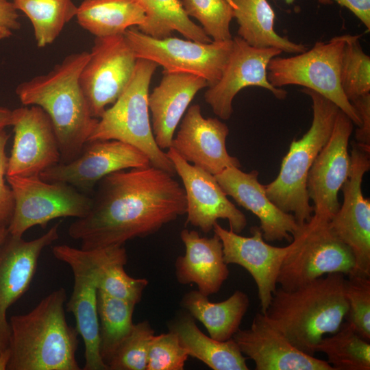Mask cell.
I'll return each mask as SVG.
<instances>
[{"instance_id":"cell-1","label":"cell","mask_w":370,"mask_h":370,"mask_svg":"<svg viewBox=\"0 0 370 370\" xmlns=\"http://www.w3.org/2000/svg\"><path fill=\"white\" fill-rule=\"evenodd\" d=\"M173 177L151 164L108 175L97 184L88 214L69 226V236L88 250L154 234L186 214L184 190Z\"/></svg>"},{"instance_id":"cell-2","label":"cell","mask_w":370,"mask_h":370,"mask_svg":"<svg viewBox=\"0 0 370 370\" xmlns=\"http://www.w3.org/2000/svg\"><path fill=\"white\" fill-rule=\"evenodd\" d=\"M90 52L67 56L45 75L20 84L16 93L24 106L40 107L49 116L59 145L60 162L81 153L98 119L91 116L79 83Z\"/></svg>"},{"instance_id":"cell-3","label":"cell","mask_w":370,"mask_h":370,"mask_svg":"<svg viewBox=\"0 0 370 370\" xmlns=\"http://www.w3.org/2000/svg\"><path fill=\"white\" fill-rule=\"evenodd\" d=\"M345 280L331 273L291 291L276 288L263 314L295 347L314 356L323 336L337 332L347 316Z\"/></svg>"},{"instance_id":"cell-4","label":"cell","mask_w":370,"mask_h":370,"mask_svg":"<svg viewBox=\"0 0 370 370\" xmlns=\"http://www.w3.org/2000/svg\"><path fill=\"white\" fill-rule=\"evenodd\" d=\"M66 291L60 288L31 311L12 316L8 370H79V332L66 320Z\"/></svg>"},{"instance_id":"cell-5","label":"cell","mask_w":370,"mask_h":370,"mask_svg":"<svg viewBox=\"0 0 370 370\" xmlns=\"http://www.w3.org/2000/svg\"><path fill=\"white\" fill-rule=\"evenodd\" d=\"M301 92L312 101L311 125L300 139L292 141L277 177L264 185L269 199L284 212L293 214L299 225L309 221L313 215L314 208L306 188L308 174L328 142L340 110L330 100L312 90L304 88Z\"/></svg>"},{"instance_id":"cell-6","label":"cell","mask_w":370,"mask_h":370,"mask_svg":"<svg viewBox=\"0 0 370 370\" xmlns=\"http://www.w3.org/2000/svg\"><path fill=\"white\" fill-rule=\"evenodd\" d=\"M158 66L151 60L137 58L130 82L98 119L88 141L116 140L127 143L143 152L151 165L174 175L173 164L158 146L149 119V88Z\"/></svg>"},{"instance_id":"cell-7","label":"cell","mask_w":370,"mask_h":370,"mask_svg":"<svg viewBox=\"0 0 370 370\" xmlns=\"http://www.w3.org/2000/svg\"><path fill=\"white\" fill-rule=\"evenodd\" d=\"M291 243L277 280L282 289H295L331 273L355 275L354 255L332 231L329 220L313 214Z\"/></svg>"},{"instance_id":"cell-8","label":"cell","mask_w":370,"mask_h":370,"mask_svg":"<svg viewBox=\"0 0 370 370\" xmlns=\"http://www.w3.org/2000/svg\"><path fill=\"white\" fill-rule=\"evenodd\" d=\"M345 39L346 34L337 36L326 42H317L312 48L296 56L273 58L267 66V79L276 88L299 85L320 94L360 127V117L345 95L341 84Z\"/></svg>"},{"instance_id":"cell-9","label":"cell","mask_w":370,"mask_h":370,"mask_svg":"<svg viewBox=\"0 0 370 370\" xmlns=\"http://www.w3.org/2000/svg\"><path fill=\"white\" fill-rule=\"evenodd\" d=\"M12 191L14 206L8 226L9 234L22 237L30 227L61 217H85L92 197L61 182H47L40 176H6Z\"/></svg>"},{"instance_id":"cell-10","label":"cell","mask_w":370,"mask_h":370,"mask_svg":"<svg viewBox=\"0 0 370 370\" xmlns=\"http://www.w3.org/2000/svg\"><path fill=\"white\" fill-rule=\"evenodd\" d=\"M123 35L137 58L151 60L167 72L200 76L209 86L219 80L232 45V38L210 42L171 36L156 38L143 34L137 27L128 28Z\"/></svg>"},{"instance_id":"cell-11","label":"cell","mask_w":370,"mask_h":370,"mask_svg":"<svg viewBox=\"0 0 370 370\" xmlns=\"http://www.w3.org/2000/svg\"><path fill=\"white\" fill-rule=\"evenodd\" d=\"M132 49L123 34L95 37L79 83L90 114L99 119L121 95L136 64Z\"/></svg>"},{"instance_id":"cell-12","label":"cell","mask_w":370,"mask_h":370,"mask_svg":"<svg viewBox=\"0 0 370 370\" xmlns=\"http://www.w3.org/2000/svg\"><path fill=\"white\" fill-rule=\"evenodd\" d=\"M352 147L349 176L341 189L343 201L329 225L351 249L355 275L370 277V201L362 191L363 176L370 169V151L356 142Z\"/></svg>"},{"instance_id":"cell-13","label":"cell","mask_w":370,"mask_h":370,"mask_svg":"<svg viewBox=\"0 0 370 370\" xmlns=\"http://www.w3.org/2000/svg\"><path fill=\"white\" fill-rule=\"evenodd\" d=\"M282 51L273 47L258 48L247 43L238 36L232 45L219 80L204 94L206 102L220 119L228 120L233 112L232 101L237 93L248 86H258L284 99L287 92L273 86L267 79L270 60Z\"/></svg>"},{"instance_id":"cell-14","label":"cell","mask_w":370,"mask_h":370,"mask_svg":"<svg viewBox=\"0 0 370 370\" xmlns=\"http://www.w3.org/2000/svg\"><path fill=\"white\" fill-rule=\"evenodd\" d=\"M150 164L137 148L116 140L88 141L79 156L69 162H59L40 174L47 182L69 184L78 190L90 192L108 175Z\"/></svg>"},{"instance_id":"cell-15","label":"cell","mask_w":370,"mask_h":370,"mask_svg":"<svg viewBox=\"0 0 370 370\" xmlns=\"http://www.w3.org/2000/svg\"><path fill=\"white\" fill-rule=\"evenodd\" d=\"M166 153L183 184L186 223L208 233L218 219H226L231 230L241 233L247 225L246 217L228 199L215 175L188 162L171 147Z\"/></svg>"},{"instance_id":"cell-16","label":"cell","mask_w":370,"mask_h":370,"mask_svg":"<svg viewBox=\"0 0 370 370\" xmlns=\"http://www.w3.org/2000/svg\"><path fill=\"white\" fill-rule=\"evenodd\" d=\"M56 258L67 264L73 274V288L66 304L73 314L84 345V370H108L99 352L97 280L95 267L82 249L67 245L52 247Z\"/></svg>"},{"instance_id":"cell-17","label":"cell","mask_w":370,"mask_h":370,"mask_svg":"<svg viewBox=\"0 0 370 370\" xmlns=\"http://www.w3.org/2000/svg\"><path fill=\"white\" fill-rule=\"evenodd\" d=\"M353 124L339 110L331 135L314 159L307 177V193L314 204L313 214L329 221L340 208L338 193L350 171L348 143Z\"/></svg>"},{"instance_id":"cell-18","label":"cell","mask_w":370,"mask_h":370,"mask_svg":"<svg viewBox=\"0 0 370 370\" xmlns=\"http://www.w3.org/2000/svg\"><path fill=\"white\" fill-rule=\"evenodd\" d=\"M14 141L6 176H40L60 162L57 137L48 114L37 106L13 110Z\"/></svg>"},{"instance_id":"cell-19","label":"cell","mask_w":370,"mask_h":370,"mask_svg":"<svg viewBox=\"0 0 370 370\" xmlns=\"http://www.w3.org/2000/svg\"><path fill=\"white\" fill-rule=\"evenodd\" d=\"M60 225L31 241L9 234L0 247V352L9 348L8 310L28 289L42 250L59 238Z\"/></svg>"},{"instance_id":"cell-20","label":"cell","mask_w":370,"mask_h":370,"mask_svg":"<svg viewBox=\"0 0 370 370\" xmlns=\"http://www.w3.org/2000/svg\"><path fill=\"white\" fill-rule=\"evenodd\" d=\"M214 233L221 241L223 259L227 264H236L246 269L254 278L261 306V312L267 309L276 289L278 277L282 262L291 249L268 244L258 226L250 228L251 236H243L226 230L217 222Z\"/></svg>"},{"instance_id":"cell-21","label":"cell","mask_w":370,"mask_h":370,"mask_svg":"<svg viewBox=\"0 0 370 370\" xmlns=\"http://www.w3.org/2000/svg\"><path fill=\"white\" fill-rule=\"evenodd\" d=\"M229 128L217 118H205L198 104L188 107L171 147L186 161L215 175L230 167L241 168L229 154L226 138Z\"/></svg>"},{"instance_id":"cell-22","label":"cell","mask_w":370,"mask_h":370,"mask_svg":"<svg viewBox=\"0 0 370 370\" xmlns=\"http://www.w3.org/2000/svg\"><path fill=\"white\" fill-rule=\"evenodd\" d=\"M232 338L256 370H334L327 361L295 347L262 312L249 328L239 329Z\"/></svg>"},{"instance_id":"cell-23","label":"cell","mask_w":370,"mask_h":370,"mask_svg":"<svg viewBox=\"0 0 370 370\" xmlns=\"http://www.w3.org/2000/svg\"><path fill=\"white\" fill-rule=\"evenodd\" d=\"M215 177L227 196L259 219L266 241H292L300 225L293 214L284 212L269 199L264 185L258 180V171L245 173L240 168L230 167Z\"/></svg>"},{"instance_id":"cell-24","label":"cell","mask_w":370,"mask_h":370,"mask_svg":"<svg viewBox=\"0 0 370 370\" xmlns=\"http://www.w3.org/2000/svg\"><path fill=\"white\" fill-rule=\"evenodd\" d=\"M208 86L200 76L163 71L159 85L148 99L153 134L161 149L171 147L175 131L189 104L201 89Z\"/></svg>"},{"instance_id":"cell-25","label":"cell","mask_w":370,"mask_h":370,"mask_svg":"<svg viewBox=\"0 0 370 370\" xmlns=\"http://www.w3.org/2000/svg\"><path fill=\"white\" fill-rule=\"evenodd\" d=\"M180 238L185 254L175 261L177 281L182 284H196L198 291L208 297L217 293L230 273L219 237L216 234L210 238L201 237L197 231L184 229Z\"/></svg>"},{"instance_id":"cell-26","label":"cell","mask_w":370,"mask_h":370,"mask_svg":"<svg viewBox=\"0 0 370 370\" xmlns=\"http://www.w3.org/2000/svg\"><path fill=\"white\" fill-rule=\"evenodd\" d=\"M189 356L197 358L213 370H247L246 358L236 343L230 338L221 341L204 334L194 318L182 313L169 324Z\"/></svg>"},{"instance_id":"cell-27","label":"cell","mask_w":370,"mask_h":370,"mask_svg":"<svg viewBox=\"0 0 370 370\" xmlns=\"http://www.w3.org/2000/svg\"><path fill=\"white\" fill-rule=\"evenodd\" d=\"M249 304L248 296L241 291H236L227 299L217 303L198 290L187 293L182 300V306L203 323L210 336L221 341L232 338L240 329Z\"/></svg>"},{"instance_id":"cell-28","label":"cell","mask_w":370,"mask_h":370,"mask_svg":"<svg viewBox=\"0 0 370 370\" xmlns=\"http://www.w3.org/2000/svg\"><path fill=\"white\" fill-rule=\"evenodd\" d=\"M233 18L238 25V36L249 45L273 47L288 53H300L308 49L281 36L275 30V14L267 0H230Z\"/></svg>"},{"instance_id":"cell-29","label":"cell","mask_w":370,"mask_h":370,"mask_svg":"<svg viewBox=\"0 0 370 370\" xmlns=\"http://www.w3.org/2000/svg\"><path fill=\"white\" fill-rule=\"evenodd\" d=\"M75 17L78 24L95 37L123 34L139 27L145 13L136 0H83Z\"/></svg>"},{"instance_id":"cell-30","label":"cell","mask_w":370,"mask_h":370,"mask_svg":"<svg viewBox=\"0 0 370 370\" xmlns=\"http://www.w3.org/2000/svg\"><path fill=\"white\" fill-rule=\"evenodd\" d=\"M86 251L96 271L99 291L135 304L140 302L148 281L133 278L125 272L127 256L123 245Z\"/></svg>"},{"instance_id":"cell-31","label":"cell","mask_w":370,"mask_h":370,"mask_svg":"<svg viewBox=\"0 0 370 370\" xmlns=\"http://www.w3.org/2000/svg\"><path fill=\"white\" fill-rule=\"evenodd\" d=\"M145 13V21L138 29L156 38L171 36L177 32L186 38L199 42L212 40L203 28L186 14L180 0H136Z\"/></svg>"},{"instance_id":"cell-32","label":"cell","mask_w":370,"mask_h":370,"mask_svg":"<svg viewBox=\"0 0 370 370\" xmlns=\"http://www.w3.org/2000/svg\"><path fill=\"white\" fill-rule=\"evenodd\" d=\"M136 305L98 290L99 352L107 366L133 329L132 315Z\"/></svg>"},{"instance_id":"cell-33","label":"cell","mask_w":370,"mask_h":370,"mask_svg":"<svg viewBox=\"0 0 370 370\" xmlns=\"http://www.w3.org/2000/svg\"><path fill=\"white\" fill-rule=\"evenodd\" d=\"M12 2L31 21L38 47L53 42L77 11L72 0H12Z\"/></svg>"},{"instance_id":"cell-34","label":"cell","mask_w":370,"mask_h":370,"mask_svg":"<svg viewBox=\"0 0 370 370\" xmlns=\"http://www.w3.org/2000/svg\"><path fill=\"white\" fill-rule=\"evenodd\" d=\"M315 352L324 353L334 370H369L370 343L347 322L337 332L323 338Z\"/></svg>"},{"instance_id":"cell-35","label":"cell","mask_w":370,"mask_h":370,"mask_svg":"<svg viewBox=\"0 0 370 370\" xmlns=\"http://www.w3.org/2000/svg\"><path fill=\"white\" fill-rule=\"evenodd\" d=\"M359 38L346 34L341 59V84L349 101L370 93V57L363 51Z\"/></svg>"},{"instance_id":"cell-36","label":"cell","mask_w":370,"mask_h":370,"mask_svg":"<svg viewBox=\"0 0 370 370\" xmlns=\"http://www.w3.org/2000/svg\"><path fill=\"white\" fill-rule=\"evenodd\" d=\"M181 2L186 14L196 18L212 40L232 38L230 27L233 11L230 0H182Z\"/></svg>"},{"instance_id":"cell-37","label":"cell","mask_w":370,"mask_h":370,"mask_svg":"<svg viewBox=\"0 0 370 370\" xmlns=\"http://www.w3.org/2000/svg\"><path fill=\"white\" fill-rule=\"evenodd\" d=\"M154 331L148 321L134 324L108 364L109 370H146Z\"/></svg>"},{"instance_id":"cell-38","label":"cell","mask_w":370,"mask_h":370,"mask_svg":"<svg viewBox=\"0 0 370 370\" xmlns=\"http://www.w3.org/2000/svg\"><path fill=\"white\" fill-rule=\"evenodd\" d=\"M347 277L344 283L348 305L346 322L364 339L370 341V277Z\"/></svg>"},{"instance_id":"cell-39","label":"cell","mask_w":370,"mask_h":370,"mask_svg":"<svg viewBox=\"0 0 370 370\" xmlns=\"http://www.w3.org/2000/svg\"><path fill=\"white\" fill-rule=\"evenodd\" d=\"M188 356L175 332L169 330L154 334L149 347L146 370H182Z\"/></svg>"},{"instance_id":"cell-40","label":"cell","mask_w":370,"mask_h":370,"mask_svg":"<svg viewBox=\"0 0 370 370\" xmlns=\"http://www.w3.org/2000/svg\"><path fill=\"white\" fill-rule=\"evenodd\" d=\"M9 137L4 130L0 131V225L6 226L10 222L14 206L12 191L5 182L8 160L5 146Z\"/></svg>"},{"instance_id":"cell-41","label":"cell","mask_w":370,"mask_h":370,"mask_svg":"<svg viewBox=\"0 0 370 370\" xmlns=\"http://www.w3.org/2000/svg\"><path fill=\"white\" fill-rule=\"evenodd\" d=\"M358 113L361 124L355 133L356 143L370 151V93L361 95L350 101Z\"/></svg>"},{"instance_id":"cell-42","label":"cell","mask_w":370,"mask_h":370,"mask_svg":"<svg viewBox=\"0 0 370 370\" xmlns=\"http://www.w3.org/2000/svg\"><path fill=\"white\" fill-rule=\"evenodd\" d=\"M18 17L12 1L0 0V40L10 38L20 28Z\"/></svg>"},{"instance_id":"cell-43","label":"cell","mask_w":370,"mask_h":370,"mask_svg":"<svg viewBox=\"0 0 370 370\" xmlns=\"http://www.w3.org/2000/svg\"><path fill=\"white\" fill-rule=\"evenodd\" d=\"M322 4L333 1L352 12L364 25L370 29V0H317Z\"/></svg>"},{"instance_id":"cell-44","label":"cell","mask_w":370,"mask_h":370,"mask_svg":"<svg viewBox=\"0 0 370 370\" xmlns=\"http://www.w3.org/2000/svg\"><path fill=\"white\" fill-rule=\"evenodd\" d=\"M13 110L0 107V131L13 123Z\"/></svg>"},{"instance_id":"cell-45","label":"cell","mask_w":370,"mask_h":370,"mask_svg":"<svg viewBox=\"0 0 370 370\" xmlns=\"http://www.w3.org/2000/svg\"><path fill=\"white\" fill-rule=\"evenodd\" d=\"M10 359V350L9 348L0 352V370L7 369Z\"/></svg>"},{"instance_id":"cell-46","label":"cell","mask_w":370,"mask_h":370,"mask_svg":"<svg viewBox=\"0 0 370 370\" xmlns=\"http://www.w3.org/2000/svg\"><path fill=\"white\" fill-rule=\"evenodd\" d=\"M8 235L9 232L8 226L0 225V247L4 243Z\"/></svg>"},{"instance_id":"cell-47","label":"cell","mask_w":370,"mask_h":370,"mask_svg":"<svg viewBox=\"0 0 370 370\" xmlns=\"http://www.w3.org/2000/svg\"><path fill=\"white\" fill-rule=\"evenodd\" d=\"M284 1L287 4L291 5L294 2L295 0H284Z\"/></svg>"}]
</instances>
